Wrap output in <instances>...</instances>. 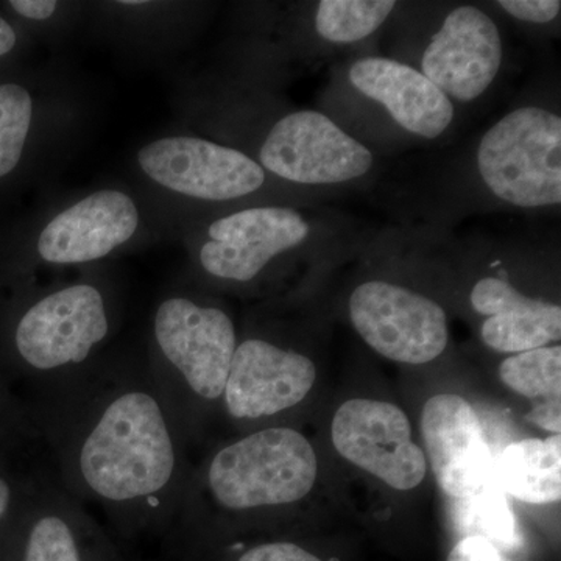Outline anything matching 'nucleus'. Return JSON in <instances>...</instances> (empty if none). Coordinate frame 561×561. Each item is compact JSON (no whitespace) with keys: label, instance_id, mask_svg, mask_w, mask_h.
Returning a JSON list of instances; mask_svg holds the SVG:
<instances>
[{"label":"nucleus","instance_id":"26","mask_svg":"<svg viewBox=\"0 0 561 561\" xmlns=\"http://www.w3.org/2000/svg\"><path fill=\"white\" fill-rule=\"evenodd\" d=\"M560 398H549L541 405L535 408L527 415V420L534 423L535 426L541 427V430L552 432V435L560 434Z\"/></svg>","mask_w":561,"mask_h":561},{"label":"nucleus","instance_id":"18","mask_svg":"<svg viewBox=\"0 0 561 561\" xmlns=\"http://www.w3.org/2000/svg\"><path fill=\"white\" fill-rule=\"evenodd\" d=\"M493 483L526 504L542 505L561 497V435L526 438L508 445L493 463Z\"/></svg>","mask_w":561,"mask_h":561},{"label":"nucleus","instance_id":"10","mask_svg":"<svg viewBox=\"0 0 561 561\" xmlns=\"http://www.w3.org/2000/svg\"><path fill=\"white\" fill-rule=\"evenodd\" d=\"M316 381V364L305 354L247 339L232 356L221 404L231 420H268L305 401Z\"/></svg>","mask_w":561,"mask_h":561},{"label":"nucleus","instance_id":"13","mask_svg":"<svg viewBox=\"0 0 561 561\" xmlns=\"http://www.w3.org/2000/svg\"><path fill=\"white\" fill-rule=\"evenodd\" d=\"M421 432L438 485L456 500L493 482V454L481 420L459 394H435L424 404Z\"/></svg>","mask_w":561,"mask_h":561},{"label":"nucleus","instance_id":"12","mask_svg":"<svg viewBox=\"0 0 561 561\" xmlns=\"http://www.w3.org/2000/svg\"><path fill=\"white\" fill-rule=\"evenodd\" d=\"M201 250L203 271L214 278L249 283L265 265L305 242L309 225L290 208H251L239 210L210 225Z\"/></svg>","mask_w":561,"mask_h":561},{"label":"nucleus","instance_id":"7","mask_svg":"<svg viewBox=\"0 0 561 561\" xmlns=\"http://www.w3.org/2000/svg\"><path fill=\"white\" fill-rule=\"evenodd\" d=\"M261 168L298 184H339L370 172L373 153L319 111L287 114L262 144Z\"/></svg>","mask_w":561,"mask_h":561},{"label":"nucleus","instance_id":"11","mask_svg":"<svg viewBox=\"0 0 561 561\" xmlns=\"http://www.w3.org/2000/svg\"><path fill=\"white\" fill-rule=\"evenodd\" d=\"M504 47L500 28L478 7L461 5L443 21L427 44L421 73L448 99L472 102L500 72Z\"/></svg>","mask_w":561,"mask_h":561},{"label":"nucleus","instance_id":"19","mask_svg":"<svg viewBox=\"0 0 561 561\" xmlns=\"http://www.w3.org/2000/svg\"><path fill=\"white\" fill-rule=\"evenodd\" d=\"M454 526L465 537H482L501 551L518 546V526L504 491L493 482L454 505Z\"/></svg>","mask_w":561,"mask_h":561},{"label":"nucleus","instance_id":"5","mask_svg":"<svg viewBox=\"0 0 561 561\" xmlns=\"http://www.w3.org/2000/svg\"><path fill=\"white\" fill-rule=\"evenodd\" d=\"M110 332L102 290L77 283L47 294L24 312L14 330V348L46 389L92 367Z\"/></svg>","mask_w":561,"mask_h":561},{"label":"nucleus","instance_id":"27","mask_svg":"<svg viewBox=\"0 0 561 561\" xmlns=\"http://www.w3.org/2000/svg\"><path fill=\"white\" fill-rule=\"evenodd\" d=\"M10 5L21 16L28 18V20L44 21L49 20L51 14L57 11L58 3L54 0H13Z\"/></svg>","mask_w":561,"mask_h":561},{"label":"nucleus","instance_id":"28","mask_svg":"<svg viewBox=\"0 0 561 561\" xmlns=\"http://www.w3.org/2000/svg\"><path fill=\"white\" fill-rule=\"evenodd\" d=\"M14 501H16V491H14L13 483L0 476V524L3 523L10 511H13Z\"/></svg>","mask_w":561,"mask_h":561},{"label":"nucleus","instance_id":"24","mask_svg":"<svg viewBox=\"0 0 561 561\" xmlns=\"http://www.w3.org/2000/svg\"><path fill=\"white\" fill-rule=\"evenodd\" d=\"M238 561H321L294 542L276 541L254 546L243 552Z\"/></svg>","mask_w":561,"mask_h":561},{"label":"nucleus","instance_id":"22","mask_svg":"<svg viewBox=\"0 0 561 561\" xmlns=\"http://www.w3.org/2000/svg\"><path fill=\"white\" fill-rule=\"evenodd\" d=\"M31 94L20 84H0V179L20 164L32 124Z\"/></svg>","mask_w":561,"mask_h":561},{"label":"nucleus","instance_id":"21","mask_svg":"<svg viewBox=\"0 0 561 561\" xmlns=\"http://www.w3.org/2000/svg\"><path fill=\"white\" fill-rule=\"evenodd\" d=\"M500 378L508 389L526 398H560L561 346H541L502 362Z\"/></svg>","mask_w":561,"mask_h":561},{"label":"nucleus","instance_id":"8","mask_svg":"<svg viewBox=\"0 0 561 561\" xmlns=\"http://www.w3.org/2000/svg\"><path fill=\"white\" fill-rule=\"evenodd\" d=\"M331 438L343 459L391 489L413 490L426 478V454L412 440L408 415L391 402H343L332 419Z\"/></svg>","mask_w":561,"mask_h":561},{"label":"nucleus","instance_id":"15","mask_svg":"<svg viewBox=\"0 0 561 561\" xmlns=\"http://www.w3.org/2000/svg\"><path fill=\"white\" fill-rule=\"evenodd\" d=\"M350 81L365 98L381 103L400 127L420 138H438L453 124L451 99L412 66L390 58H362L351 66Z\"/></svg>","mask_w":561,"mask_h":561},{"label":"nucleus","instance_id":"17","mask_svg":"<svg viewBox=\"0 0 561 561\" xmlns=\"http://www.w3.org/2000/svg\"><path fill=\"white\" fill-rule=\"evenodd\" d=\"M27 535L22 561H84L81 537L91 526L88 508L49 481L36 482L27 502Z\"/></svg>","mask_w":561,"mask_h":561},{"label":"nucleus","instance_id":"16","mask_svg":"<svg viewBox=\"0 0 561 561\" xmlns=\"http://www.w3.org/2000/svg\"><path fill=\"white\" fill-rule=\"evenodd\" d=\"M470 301L476 312L486 317L481 337L496 353L518 354L560 341V306L526 297L508 280L479 279Z\"/></svg>","mask_w":561,"mask_h":561},{"label":"nucleus","instance_id":"2","mask_svg":"<svg viewBox=\"0 0 561 561\" xmlns=\"http://www.w3.org/2000/svg\"><path fill=\"white\" fill-rule=\"evenodd\" d=\"M317 474L316 451L301 432L284 426L254 431L194 468L179 516L201 508L250 513L286 507L311 493Z\"/></svg>","mask_w":561,"mask_h":561},{"label":"nucleus","instance_id":"25","mask_svg":"<svg viewBox=\"0 0 561 561\" xmlns=\"http://www.w3.org/2000/svg\"><path fill=\"white\" fill-rule=\"evenodd\" d=\"M446 561H513L496 545L482 537H463Z\"/></svg>","mask_w":561,"mask_h":561},{"label":"nucleus","instance_id":"1","mask_svg":"<svg viewBox=\"0 0 561 561\" xmlns=\"http://www.w3.org/2000/svg\"><path fill=\"white\" fill-rule=\"evenodd\" d=\"M35 432L55 483L124 526L179 519L192 467L150 367L94 364L43 389Z\"/></svg>","mask_w":561,"mask_h":561},{"label":"nucleus","instance_id":"9","mask_svg":"<svg viewBox=\"0 0 561 561\" xmlns=\"http://www.w3.org/2000/svg\"><path fill=\"white\" fill-rule=\"evenodd\" d=\"M138 161L154 183L201 201L245 197L265 181L264 169L242 151L184 136L147 144Z\"/></svg>","mask_w":561,"mask_h":561},{"label":"nucleus","instance_id":"4","mask_svg":"<svg viewBox=\"0 0 561 561\" xmlns=\"http://www.w3.org/2000/svg\"><path fill=\"white\" fill-rule=\"evenodd\" d=\"M478 169L494 197L518 208L561 203V119L522 106L497 121L478 147Z\"/></svg>","mask_w":561,"mask_h":561},{"label":"nucleus","instance_id":"20","mask_svg":"<svg viewBox=\"0 0 561 561\" xmlns=\"http://www.w3.org/2000/svg\"><path fill=\"white\" fill-rule=\"evenodd\" d=\"M397 7L393 0H321L317 7V33L334 44L368 38Z\"/></svg>","mask_w":561,"mask_h":561},{"label":"nucleus","instance_id":"14","mask_svg":"<svg viewBox=\"0 0 561 561\" xmlns=\"http://www.w3.org/2000/svg\"><path fill=\"white\" fill-rule=\"evenodd\" d=\"M135 202L119 191H99L62 210L44 228L38 253L49 264H84L108 256L138 230Z\"/></svg>","mask_w":561,"mask_h":561},{"label":"nucleus","instance_id":"23","mask_svg":"<svg viewBox=\"0 0 561 561\" xmlns=\"http://www.w3.org/2000/svg\"><path fill=\"white\" fill-rule=\"evenodd\" d=\"M497 5L515 20L534 24H548L556 20L561 11L559 0H501Z\"/></svg>","mask_w":561,"mask_h":561},{"label":"nucleus","instance_id":"3","mask_svg":"<svg viewBox=\"0 0 561 561\" xmlns=\"http://www.w3.org/2000/svg\"><path fill=\"white\" fill-rule=\"evenodd\" d=\"M153 345L151 375L190 443L202 409L224 398L238 348L234 323L220 308L165 298L154 312Z\"/></svg>","mask_w":561,"mask_h":561},{"label":"nucleus","instance_id":"29","mask_svg":"<svg viewBox=\"0 0 561 561\" xmlns=\"http://www.w3.org/2000/svg\"><path fill=\"white\" fill-rule=\"evenodd\" d=\"M14 46H16V33L9 22L0 18V57L13 50Z\"/></svg>","mask_w":561,"mask_h":561},{"label":"nucleus","instance_id":"6","mask_svg":"<svg viewBox=\"0 0 561 561\" xmlns=\"http://www.w3.org/2000/svg\"><path fill=\"white\" fill-rule=\"evenodd\" d=\"M348 308L354 330L387 359L427 364L448 345L445 309L398 284L367 280L351 294Z\"/></svg>","mask_w":561,"mask_h":561}]
</instances>
